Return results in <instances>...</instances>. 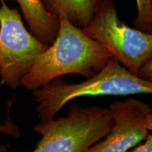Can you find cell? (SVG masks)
<instances>
[{"label":"cell","instance_id":"cell-1","mask_svg":"<svg viewBox=\"0 0 152 152\" xmlns=\"http://www.w3.org/2000/svg\"><path fill=\"white\" fill-rule=\"evenodd\" d=\"M58 34L34 63L21 81L23 87L33 90L64 75L76 73L90 77L113 58L99 42L87 36L67 18L61 17Z\"/></svg>","mask_w":152,"mask_h":152},{"label":"cell","instance_id":"cell-2","mask_svg":"<svg viewBox=\"0 0 152 152\" xmlns=\"http://www.w3.org/2000/svg\"><path fill=\"white\" fill-rule=\"evenodd\" d=\"M152 83L134 75L115 57L99 72L87 80L68 84L55 78L45 86L33 90L37 103L36 111L41 121L54 118L55 115L68 102L83 96L151 94Z\"/></svg>","mask_w":152,"mask_h":152},{"label":"cell","instance_id":"cell-3","mask_svg":"<svg viewBox=\"0 0 152 152\" xmlns=\"http://www.w3.org/2000/svg\"><path fill=\"white\" fill-rule=\"evenodd\" d=\"M113 125L109 108L73 104L66 116L41 121L33 127L42 138L32 152H85L102 140Z\"/></svg>","mask_w":152,"mask_h":152},{"label":"cell","instance_id":"cell-4","mask_svg":"<svg viewBox=\"0 0 152 152\" xmlns=\"http://www.w3.org/2000/svg\"><path fill=\"white\" fill-rule=\"evenodd\" d=\"M137 76L142 66L152 58V35L129 27L119 18L113 0H104L92 18L82 28Z\"/></svg>","mask_w":152,"mask_h":152},{"label":"cell","instance_id":"cell-5","mask_svg":"<svg viewBox=\"0 0 152 152\" xmlns=\"http://www.w3.org/2000/svg\"><path fill=\"white\" fill-rule=\"evenodd\" d=\"M0 4V77L3 84L16 89L48 46L25 27L18 9L4 0Z\"/></svg>","mask_w":152,"mask_h":152},{"label":"cell","instance_id":"cell-6","mask_svg":"<svg viewBox=\"0 0 152 152\" xmlns=\"http://www.w3.org/2000/svg\"><path fill=\"white\" fill-rule=\"evenodd\" d=\"M109 110L114 120L111 130L85 152H127L145 140L152 130V109L137 99L115 101Z\"/></svg>","mask_w":152,"mask_h":152},{"label":"cell","instance_id":"cell-7","mask_svg":"<svg viewBox=\"0 0 152 152\" xmlns=\"http://www.w3.org/2000/svg\"><path fill=\"white\" fill-rule=\"evenodd\" d=\"M20 7L30 33L43 44L50 45L56 38L59 20L47 10L42 0H14Z\"/></svg>","mask_w":152,"mask_h":152},{"label":"cell","instance_id":"cell-8","mask_svg":"<svg viewBox=\"0 0 152 152\" xmlns=\"http://www.w3.org/2000/svg\"><path fill=\"white\" fill-rule=\"evenodd\" d=\"M104 0H42L47 10L57 18H67L72 24L83 28L92 18Z\"/></svg>","mask_w":152,"mask_h":152},{"label":"cell","instance_id":"cell-9","mask_svg":"<svg viewBox=\"0 0 152 152\" xmlns=\"http://www.w3.org/2000/svg\"><path fill=\"white\" fill-rule=\"evenodd\" d=\"M137 17L134 20L136 29L144 33H152V0H135Z\"/></svg>","mask_w":152,"mask_h":152},{"label":"cell","instance_id":"cell-10","mask_svg":"<svg viewBox=\"0 0 152 152\" xmlns=\"http://www.w3.org/2000/svg\"><path fill=\"white\" fill-rule=\"evenodd\" d=\"M0 132L9 134L14 137H19L20 135L18 128L9 117H8V119L4 124L0 125Z\"/></svg>","mask_w":152,"mask_h":152},{"label":"cell","instance_id":"cell-11","mask_svg":"<svg viewBox=\"0 0 152 152\" xmlns=\"http://www.w3.org/2000/svg\"><path fill=\"white\" fill-rule=\"evenodd\" d=\"M137 77L144 80L152 83V58L147 61L138 72Z\"/></svg>","mask_w":152,"mask_h":152},{"label":"cell","instance_id":"cell-12","mask_svg":"<svg viewBox=\"0 0 152 152\" xmlns=\"http://www.w3.org/2000/svg\"><path fill=\"white\" fill-rule=\"evenodd\" d=\"M127 152H152V135L148 134L145 138V142L144 144H140L135 149L130 151Z\"/></svg>","mask_w":152,"mask_h":152},{"label":"cell","instance_id":"cell-13","mask_svg":"<svg viewBox=\"0 0 152 152\" xmlns=\"http://www.w3.org/2000/svg\"><path fill=\"white\" fill-rule=\"evenodd\" d=\"M0 152H8V148L7 146L0 144Z\"/></svg>","mask_w":152,"mask_h":152}]
</instances>
